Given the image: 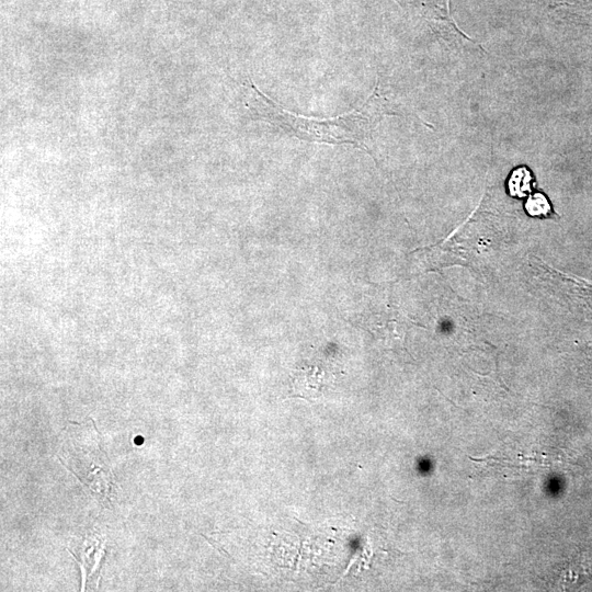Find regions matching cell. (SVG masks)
I'll use <instances>...</instances> for the list:
<instances>
[{
  "label": "cell",
  "instance_id": "6da1fadb",
  "mask_svg": "<svg viewBox=\"0 0 592 592\" xmlns=\"http://www.w3.org/2000/svg\"><path fill=\"white\" fill-rule=\"evenodd\" d=\"M252 109L259 117L283 129L288 135L311 143L350 144L368 151L366 140L380 122L384 106L375 87L371 96L357 110L335 117H308L292 113L253 83Z\"/></svg>",
  "mask_w": 592,
  "mask_h": 592
},
{
  "label": "cell",
  "instance_id": "277c9868",
  "mask_svg": "<svg viewBox=\"0 0 592 592\" xmlns=\"http://www.w3.org/2000/svg\"><path fill=\"white\" fill-rule=\"evenodd\" d=\"M71 554L78 559L82 572H84V587L90 578H93L94 576L99 578L100 562L104 550L101 542L96 537L92 536L83 538L81 545L71 550Z\"/></svg>",
  "mask_w": 592,
  "mask_h": 592
},
{
  "label": "cell",
  "instance_id": "3957f363",
  "mask_svg": "<svg viewBox=\"0 0 592 592\" xmlns=\"http://www.w3.org/2000/svg\"><path fill=\"white\" fill-rule=\"evenodd\" d=\"M409 5L420 8V14L431 27L453 36L467 38L457 27L449 11V0H405ZM468 39V38H467Z\"/></svg>",
  "mask_w": 592,
  "mask_h": 592
},
{
  "label": "cell",
  "instance_id": "7a4b0ae2",
  "mask_svg": "<svg viewBox=\"0 0 592 592\" xmlns=\"http://www.w3.org/2000/svg\"><path fill=\"white\" fill-rule=\"evenodd\" d=\"M58 458L93 496L111 499L115 481L93 420L67 424L59 435Z\"/></svg>",
  "mask_w": 592,
  "mask_h": 592
},
{
  "label": "cell",
  "instance_id": "8992f818",
  "mask_svg": "<svg viewBox=\"0 0 592 592\" xmlns=\"http://www.w3.org/2000/svg\"><path fill=\"white\" fill-rule=\"evenodd\" d=\"M525 209L531 216L547 217L551 214V206L545 195L536 193L528 197Z\"/></svg>",
  "mask_w": 592,
  "mask_h": 592
},
{
  "label": "cell",
  "instance_id": "5b68a950",
  "mask_svg": "<svg viewBox=\"0 0 592 592\" xmlns=\"http://www.w3.org/2000/svg\"><path fill=\"white\" fill-rule=\"evenodd\" d=\"M531 172L525 167L514 170L508 183L510 194L512 196L524 197L531 192Z\"/></svg>",
  "mask_w": 592,
  "mask_h": 592
}]
</instances>
